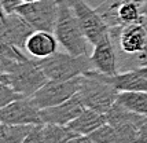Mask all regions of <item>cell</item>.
Returning <instances> with one entry per match:
<instances>
[{
  "label": "cell",
  "instance_id": "1",
  "mask_svg": "<svg viewBox=\"0 0 147 143\" xmlns=\"http://www.w3.org/2000/svg\"><path fill=\"white\" fill-rule=\"evenodd\" d=\"M110 36L117 50L120 72L132 70L136 57L147 48V17L143 15L139 22L110 29Z\"/></svg>",
  "mask_w": 147,
  "mask_h": 143
},
{
  "label": "cell",
  "instance_id": "2",
  "mask_svg": "<svg viewBox=\"0 0 147 143\" xmlns=\"http://www.w3.org/2000/svg\"><path fill=\"white\" fill-rule=\"evenodd\" d=\"M54 34L59 46H62L67 52L74 55H90V41L85 37L69 0H58V18Z\"/></svg>",
  "mask_w": 147,
  "mask_h": 143
},
{
  "label": "cell",
  "instance_id": "3",
  "mask_svg": "<svg viewBox=\"0 0 147 143\" xmlns=\"http://www.w3.org/2000/svg\"><path fill=\"white\" fill-rule=\"evenodd\" d=\"M36 61L48 80H69L94 69L90 55H74L67 51L55 52Z\"/></svg>",
  "mask_w": 147,
  "mask_h": 143
},
{
  "label": "cell",
  "instance_id": "4",
  "mask_svg": "<svg viewBox=\"0 0 147 143\" xmlns=\"http://www.w3.org/2000/svg\"><path fill=\"white\" fill-rule=\"evenodd\" d=\"M118 92L111 84L98 76L94 69L83 76L80 91L77 92L85 107H90L100 113H107L115 103Z\"/></svg>",
  "mask_w": 147,
  "mask_h": 143
},
{
  "label": "cell",
  "instance_id": "5",
  "mask_svg": "<svg viewBox=\"0 0 147 143\" xmlns=\"http://www.w3.org/2000/svg\"><path fill=\"white\" fill-rule=\"evenodd\" d=\"M146 0H105L96 7L109 29L139 22L143 18V4Z\"/></svg>",
  "mask_w": 147,
  "mask_h": 143
},
{
  "label": "cell",
  "instance_id": "6",
  "mask_svg": "<svg viewBox=\"0 0 147 143\" xmlns=\"http://www.w3.org/2000/svg\"><path fill=\"white\" fill-rule=\"evenodd\" d=\"M48 77L38 66L37 61L28 57L21 61L8 74V84L18 92L21 96H32L38 88L47 83Z\"/></svg>",
  "mask_w": 147,
  "mask_h": 143
},
{
  "label": "cell",
  "instance_id": "7",
  "mask_svg": "<svg viewBox=\"0 0 147 143\" xmlns=\"http://www.w3.org/2000/svg\"><path fill=\"white\" fill-rule=\"evenodd\" d=\"M83 76H77L69 80H47V83L38 88L30 98L40 109L62 103L80 91Z\"/></svg>",
  "mask_w": 147,
  "mask_h": 143
},
{
  "label": "cell",
  "instance_id": "8",
  "mask_svg": "<svg viewBox=\"0 0 147 143\" xmlns=\"http://www.w3.org/2000/svg\"><path fill=\"white\" fill-rule=\"evenodd\" d=\"M34 30H47L54 33L58 18V0H36L30 3H22L17 8Z\"/></svg>",
  "mask_w": 147,
  "mask_h": 143
},
{
  "label": "cell",
  "instance_id": "9",
  "mask_svg": "<svg viewBox=\"0 0 147 143\" xmlns=\"http://www.w3.org/2000/svg\"><path fill=\"white\" fill-rule=\"evenodd\" d=\"M69 4L73 8L77 21L91 46H95L110 33L109 26L106 25L98 10L92 8L85 0H69Z\"/></svg>",
  "mask_w": 147,
  "mask_h": 143
},
{
  "label": "cell",
  "instance_id": "10",
  "mask_svg": "<svg viewBox=\"0 0 147 143\" xmlns=\"http://www.w3.org/2000/svg\"><path fill=\"white\" fill-rule=\"evenodd\" d=\"M106 116H107V123L111 124L117 131L120 143L138 142L139 130L142 124L147 120V116L128 110L117 102L110 107Z\"/></svg>",
  "mask_w": 147,
  "mask_h": 143
},
{
  "label": "cell",
  "instance_id": "11",
  "mask_svg": "<svg viewBox=\"0 0 147 143\" xmlns=\"http://www.w3.org/2000/svg\"><path fill=\"white\" fill-rule=\"evenodd\" d=\"M0 123L17 125L41 124V109L30 96L18 98L4 107H0Z\"/></svg>",
  "mask_w": 147,
  "mask_h": 143
},
{
  "label": "cell",
  "instance_id": "12",
  "mask_svg": "<svg viewBox=\"0 0 147 143\" xmlns=\"http://www.w3.org/2000/svg\"><path fill=\"white\" fill-rule=\"evenodd\" d=\"M33 30L30 24L18 13L6 14L0 18V37L22 51H25V43Z\"/></svg>",
  "mask_w": 147,
  "mask_h": 143
},
{
  "label": "cell",
  "instance_id": "13",
  "mask_svg": "<svg viewBox=\"0 0 147 143\" xmlns=\"http://www.w3.org/2000/svg\"><path fill=\"white\" fill-rule=\"evenodd\" d=\"M90 57L92 61L94 70L106 76H114L117 73H120L118 55H117V50L110 33L94 46L92 54Z\"/></svg>",
  "mask_w": 147,
  "mask_h": 143
},
{
  "label": "cell",
  "instance_id": "14",
  "mask_svg": "<svg viewBox=\"0 0 147 143\" xmlns=\"http://www.w3.org/2000/svg\"><path fill=\"white\" fill-rule=\"evenodd\" d=\"M81 136L65 125L41 123L34 124L24 143H65L77 142Z\"/></svg>",
  "mask_w": 147,
  "mask_h": 143
},
{
  "label": "cell",
  "instance_id": "15",
  "mask_svg": "<svg viewBox=\"0 0 147 143\" xmlns=\"http://www.w3.org/2000/svg\"><path fill=\"white\" fill-rule=\"evenodd\" d=\"M84 109H85V106L81 102L78 94H76L71 98H69L67 101L62 102V103L41 109V120H43V123L58 124V125H65L66 127Z\"/></svg>",
  "mask_w": 147,
  "mask_h": 143
},
{
  "label": "cell",
  "instance_id": "16",
  "mask_svg": "<svg viewBox=\"0 0 147 143\" xmlns=\"http://www.w3.org/2000/svg\"><path fill=\"white\" fill-rule=\"evenodd\" d=\"M58 39L52 32L33 30L25 43V52L34 59L47 58L57 52Z\"/></svg>",
  "mask_w": 147,
  "mask_h": 143
},
{
  "label": "cell",
  "instance_id": "17",
  "mask_svg": "<svg viewBox=\"0 0 147 143\" xmlns=\"http://www.w3.org/2000/svg\"><path fill=\"white\" fill-rule=\"evenodd\" d=\"M96 73L100 78L113 85L117 91H147V77L139 74L136 70L120 72L114 76H106L99 72Z\"/></svg>",
  "mask_w": 147,
  "mask_h": 143
},
{
  "label": "cell",
  "instance_id": "18",
  "mask_svg": "<svg viewBox=\"0 0 147 143\" xmlns=\"http://www.w3.org/2000/svg\"><path fill=\"white\" fill-rule=\"evenodd\" d=\"M106 123H107V116L105 113H100V111L90 109V107H85L66 127L69 130H71L73 132H77L78 135L85 136V135L96 131L99 127H102L103 124Z\"/></svg>",
  "mask_w": 147,
  "mask_h": 143
},
{
  "label": "cell",
  "instance_id": "19",
  "mask_svg": "<svg viewBox=\"0 0 147 143\" xmlns=\"http://www.w3.org/2000/svg\"><path fill=\"white\" fill-rule=\"evenodd\" d=\"M115 102L131 111L147 116V91H120Z\"/></svg>",
  "mask_w": 147,
  "mask_h": 143
},
{
  "label": "cell",
  "instance_id": "20",
  "mask_svg": "<svg viewBox=\"0 0 147 143\" xmlns=\"http://www.w3.org/2000/svg\"><path fill=\"white\" fill-rule=\"evenodd\" d=\"M32 127L0 123V143H24Z\"/></svg>",
  "mask_w": 147,
  "mask_h": 143
},
{
  "label": "cell",
  "instance_id": "21",
  "mask_svg": "<svg viewBox=\"0 0 147 143\" xmlns=\"http://www.w3.org/2000/svg\"><path fill=\"white\" fill-rule=\"evenodd\" d=\"M77 142H92V143H120V138L115 128L111 124L106 123L96 131L85 136H80Z\"/></svg>",
  "mask_w": 147,
  "mask_h": 143
},
{
  "label": "cell",
  "instance_id": "22",
  "mask_svg": "<svg viewBox=\"0 0 147 143\" xmlns=\"http://www.w3.org/2000/svg\"><path fill=\"white\" fill-rule=\"evenodd\" d=\"M18 98H22V96L14 90L11 85L0 81V107H4L6 105L11 103L13 101L18 99Z\"/></svg>",
  "mask_w": 147,
  "mask_h": 143
},
{
  "label": "cell",
  "instance_id": "23",
  "mask_svg": "<svg viewBox=\"0 0 147 143\" xmlns=\"http://www.w3.org/2000/svg\"><path fill=\"white\" fill-rule=\"evenodd\" d=\"M0 1H1V6H3V8H4V11L7 14L15 13L17 8L22 4L21 0H0Z\"/></svg>",
  "mask_w": 147,
  "mask_h": 143
},
{
  "label": "cell",
  "instance_id": "24",
  "mask_svg": "<svg viewBox=\"0 0 147 143\" xmlns=\"http://www.w3.org/2000/svg\"><path fill=\"white\" fill-rule=\"evenodd\" d=\"M138 142L147 143V120L142 124L140 130H139V135H138Z\"/></svg>",
  "mask_w": 147,
  "mask_h": 143
},
{
  "label": "cell",
  "instance_id": "25",
  "mask_svg": "<svg viewBox=\"0 0 147 143\" xmlns=\"http://www.w3.org/2000/svg\"><path fill=\"white\" fill-rule=\"evenodd\" d=\"M134 70H136L139 74H142V76L147 77V66H142V67H138V69H134Z\"/></svg>",
  "mask_w": 147,
  "mask_h": 143
},
{
  "label": "cell",
  "instance_id": "26",
  "mask_svg": "<svg viewBox=\"0 0 147 143\" xmlns=\"http://www.w3.org/2000/svg\"><path fill=\"white\" fill-rule=\"evenodd\" d=\"M0 81H3V83H7V84H8V77H7L6 74H1V73H0Z\"/></svg>",
  "mask_w": 147,
  "mask_h": 143
},
{
  "label": "cell",
  "instance_id": "27",
  "mask_svg": "<svg viewBox=\"0 0 147 143\" xmlns=\"http://www.w3.org/2000/svg\"><path fill=\"white\" fill-rule=\"evenodd\" d=\"M6 11H4V8H3V6H1V1H0V18H3L4 15H6Z\"/></svg>",
  "mask_w": 147,
  "mask_h": 143
},
{
  "label": "cell",
  "instance_id": "28",
  "mask_svg": "<svg viewBox=\"0 0 147 143\" xmlns=\"http://www.w3.org/2000/svg\"><path fill=\"white\" fill-rule=\"evenodd\" d=\"M142 11H143V15H146V17H147V0L144 1V4H143V8H142Z\"/></svg>",
  "mask_w": 147,
  "mask_h": 143
},
{
  "label": "cell",
  "instance_id": "29",
  "mask_svg": "<svg viewBox=\"0 0 147 143\" xmlns=\"http://www.w3.org/2000/svg\"><path fill=\"white\" fill-rule=\"evenodd\" d=\"M22 3H30V1H36V0H21Z\"/></svg>",
  "mask_w": 147,
  "mask_h": 143
}]
</instances>
